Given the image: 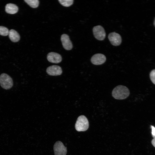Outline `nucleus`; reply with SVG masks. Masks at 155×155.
<instances>
[{
    "mask_svg": "<svg viewBox=\"0 0 155 155\" xmlns=\"http://www.w3.org/2000/svg\"><path fill=\"white\" fill-rule=\"evenodd\" d=\"M130 94L129 89L126 86L119 85L115 87L112 92L113 96L115 99L122 100L127 98Z\"/></svg>",
    "mask_w": 155,
    "mask_h": 155,
    "instance_id": "1",
    "label": "nucleus"
},
{
    "mask_svg": "<svg viewBox=\"0 0 155 155\" xmlns=\"http://www.w3.org/2000/svg\"><path fill=\"white\" fill-rule=\"evenodd\" d=\"M89 126V122L87 118L84 115H82L78 117L75 127L78 131H84L88 129Z\"/></svg>",
    "mask_w": 155,
    "mask_h": 155,
    "instance_id": "2",
    "label": "nucleus"
},
{
    "mask_svg": "<svg viewBox=\"0 0 155 155\" xmlns=\"http://www.w3.org/2000/svg\"><path fill=\"white\" fill-rule=\"evenodd\" d=\"M0 85L3 88L6 90L9 89L13 86L12 79L7 74L3 73L0 75Z\"/></svg>",
    "mask_w": 155,
    "mask_h": 155,
    "instance_id": "3",
    "label": "nucleus"
},
{
    "mask_svg": "<svg viewBox=\"0 0 155 155\" xmlns=\"http://www.w3.org/2000/svg\"><path fill=\"white\" fill-rule=\"evenodd\" d=\"M93 32L94 37L98 40H103L105 38L106 34L104 29L100 25L94 27Z\"/></svg>",
    "mask_w": 155,
    "mask_h": 155,
    "instance_id": "4",
    "label": "nucleus"
},
{
    "mask_svg": "<svg viewBox=\"0 0 155 155\" xmlns=\"http://www.w3.org/2000/svg\"><path fill=\"white\" fill-rule=\"evenodd\" d=\"M55 155H66L67 152V148L61 142H57L54 146Z\"/></svg>",
    "mask_w": 155,
    "mask_h": 155,
    "instance_id": "5",
    "label": "nucleus"
},
{
    "mask_svg": "<svg viewBox=\"0 0 155 155\" xmlns=\"http://www.w3.org/2000/svg\"><path fill=\"white\" fill-rule=\"evenodd\" d=\"M108 38L111 44L114 46L120 45L122 42L121 36L119 34L115 32L109 33Z\"/></svg>",
    "mask_w": 155,
    "mask_h": 155,
    "instance_id": "6",
    "label": "nucleus"
},
{
    "mask_svg": "<svg viewBox=\"0 0 155 155\" xmlns=\"http://www.w3.org/2000/svg\"><path fill=\"white\" fill-rule=\"evenodd\" d=\"M106 57L103 54L98 53L94 55L91 57V61L95 65H100L104 63L106 61Z\"/></svg>",
    "mask_w": 155,
    "mask_h": 155,
    "instance_id": "7",
    "label": "nucleus"
},
{
    "mask_svg": "<svg viewBox=\"0 0 155 155\" xmlns=\"http://www.w3.org/2000/svg\"><path fill=\"white\" fill-rule=\"evenodd\" d=\"M46 71L49 75L53 76L60 75L62 72L61 67L56 65H53L48 67L46 69Z\"/></svg>",
    "mask_w": 155,
    "mask_h": 155,
    "instance_id": "8",
    "label": "nucleus"
},
{
    "mask_svg": "<svg viewBox=\"0 0 155 155\" xmlns=\"http://www.w3.org/2000/svg\"><path fill=\"white\" fill-rule=\"evenodd\" d=\"M61 40L63 48L66 50H69L72 49L73 45L70 40L69 36L66 34H63Z\"/></svg>",
    "mask_w": 155,
    "mask_h": 155,
    "instance_id": "9",
    "label": "nucleus"
},
{
    "mask_svg": "<svg viewBox=\"0 0 155 155\" xmlns=\"http://www.w3.org/2000/svg\"><path fill=\"white\" fill-rule=\"evenodd\" d=\"M47 58L48 60L52 63H57L62 61L61 56L58 53L51 52L47 55Z\"/></svg>",
    "mask_w": 155,
    "mask_h": 155,
    "instance_id": "10",
    "label": "nucleus"
},
{
    "mask_svg": "<svg viewBox=\"0 0 155 155\" xmlns=\"http://www.w3.org/2000/svg\"><path fill=\"white\" fill-rule=\"evenodd\" d=\"M18 10V6L12 3H8L5 6V11L8 13L14 14L17 13Z\"/></svg>",
    "mask_w": 155,
    "mask_h": 155,
    "instance_id": "11",
    "label": "nucleus"
},
{
    "mask_svg": "<svg viewBox=\"0 0 155 155\" xmlns=\"http://www.w3.org/2000/svg\"><path fill=\"white\" fill-rule=\"evenodd\" d=\"M8 35L10 40L13 42L18 41L20 39L19 34L16 31L13 29H11L9 31Z\"/></svg>",
    "mask_w": 155,
    "mask_h": 155,
    "instance_id": "12",
    "label": "nucleus"
},
{
    "mask_svg": "<svg viewBox=\"0 0 155 155\" xmlns=\"http://www.w3.org/2000/svg\"><path fill=\"white\" fill-rule=\"evenodd\" d=\"M24 1L28 5L33 8L37 7L39 3L38 0H24Z\"/></svg>",
    "mask_w": 155,
    "mask_h": 155,
    "instance_id": "13",
    "label": "nucleus"
},
{
    "mask_svg": "<svg viewBox=\"0 0 155 155\" xmlns=\"http://www.w3.org/2000/svg\"><path fill=\"white\" fill-rule=\"evenodd\" d=\"M59 3L63 6L65 7H68L73 3V0H59Z\"/></svg>",
    "mask_w": 155,
    "mask_h": 155,
    "instance_id": "14",
    "label": "nucleus"
},
{
    "mask_svg": "<svg viewBox=\"0 0 155 155\" xmlns=\"http://www.w3.org/2000/svg\"><path fill=\"white\" fill-rule=\"evenodd\" d=\"M9 30L6 27L0 26V35L3 36H6L8 35Z\"/></svg>",
    "mask_w": 155,
    "mask_h": 155,
    "instance_id": "15",
    "label": "nucleus"
},
{
    "mask_svg": "<svg viewBox=\"0 0 155 155\" xmlns=\"http://www.w3.org/2000/svg\"><path fill=\"white\" fill-rule=\"evenodd\" d=\"M150 75L151 81L155 84V69L152 70L151 71Z\"/></svg>",
    "mask_w": 155,
    "mask_h": 155,
    "instance_id": "16",
    "label": "nucleus"
},
{
    "mask_svg": "<svg viewBox=\"0 0 155 155\" xmlns=\"http://www.w3.org/2000/svg\"><path fill=\"white\" fill-rule=\"evenodd\" d=\"M151 128L152 129V134L154 138H155V127L151 125Z\"/></svg>",
    "mask_w": 155,
    "mask_h": 155,
    "instance_id": "17",
    "label": "nucleus"
},
{
    "mask_svg": "<svg viewBox=\"0 0 155 155\" xmlns=\"http://www.w3.org/2000/svg\"><path fill=\"white\" fill-rule=\"evenodd\" d=\"M152 143L153 145L155 147V138L152 140Z\"/></svg>",
    "mask_w": 155,
    "mask_h": 155,
    "instance_id": "18",
    "label": "nucleus"
},
{
    "mask_svg": "<svg viewBox=\"0 0 155 155\" xmlns=\"http://www.w3.org/2000/svg\"><path fill=\"white\" fill-rule=\"evenodd\" d=\"M154 26L155 27V18L154 19Z\"/></svg>",
    "mask_w": 155,
    "mask_h": 155,
    "instance_id": "19",
    "label": "nucleus"
}]
</instances>
